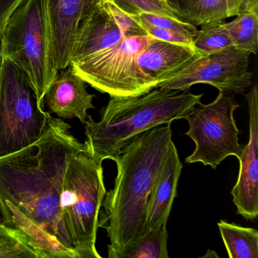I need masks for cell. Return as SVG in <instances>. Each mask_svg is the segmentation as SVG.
<instances>
[{
	"label": "cell",
	"mask_w": 258,
	"mask_h": 258,
	"mask_svg": "<svg viewBox=\"0 0 258 258\" xmlns=\"http://www.w3.org/2000/svg\"><path fill=\"white\" fill-rule=\"evenodd\" d=\"M82 151L70 125L48 111L37 141L0 157L4 223L25 234L46 258H78L64 221L62 192L68 164Z\"/></svg>",
	"instance_id": "obj_1"
},
{
	"label": "cell",
	"mask_w": 258,
	"mask_h": 258,
	"mask_svg": "<svg viewBox=\"0 0 258 258\" xmlns=\"http://www.w3.org/2000/svg\"><path fill=\"white\" fill-rule=\"evenodd\" d=\"M172 142L171 123L161 125L137 136L113 160L117 176L99 215L109 250H119L143 234L148 200Z\"/></svg>",
	"instance_id": "obj_2"
},
{
	"label": "cell",
	"mask_w": 258,
	"mask_h": 258,
	"mask_svg": "<svg viewBox=\"0 0 258 258\" xmlns=\"http://www.w3.org/2000/svg\"><path fill=\"white\" fill-rule=\"evenodd\" d=\"M203 94L188 90L155 87L140 96L111 97L95 121L89 115L84 123L85 152L96 162L114 160L133 139L145 131L185 119Z\"/></svg>",
	"instance_id": "obj_3"
},
{
	"label": "cell",
	"mask_w": 258,
	"mask_h": 258,
	"mask_svg": "<svg viewBox=\"0 0 258 258\" xmlns=\"http://www.w3.org/2000/svg\"><path fill=\"white\" fill-rule=\"evenodd\" d=\"M2 55L23 71L45 111V95L58 73L48 0H23L12 13L3 33Z\"/></svg>",
	"instance_id": "obj_4"
},
{
	"label": "cell",
	"mask_w": 258,
	"mask_h": 258,
	"mask_svg": "<svg viewBox=\"0 0 258 258\" xmlns=\"http://www.w3.org/2000/svg\"><path fill=\"white\" fill-rule=\"evenodd\" d=\"M105 194L102 164L85 151L74 155L63 181L62 208L66 227L78 258H102L96 242L99 211Z\"/></svg>",
	"instance_id": "obj_5"
},
{
	"label": "cell",
	"mask_w": 258,
	"mask_h": 258,
	"mask_svg": "<svg viewBox=\"0 0 258 258\" xmlns=\"http://www.w3.org/2000/svg\"><path fill=\"white\" fill-rule=\"evenodd\" d=\"M48 111L39 108L37 96L23 71L9 58L0 62V157L37 141L47 123Z\"/></svg>",
	"instance_id": "obj_6"
},
{
	"label": "cell",
	"mask_w": 258,
	"mask_h": 258,
	"mask_svg": "<svg viewBox=\"0 0 258 258\" xmlns=\"http://www.w3.org/2000/svg\"><path fill=\"white\" fill-rule=\"evenodd\" d=\"M233 93L219 92L209 104L199 102L185 117V135L196 144L194 152L185 158L186 164L202 163L216 169L229 156L239 158L243 146L238 142L240 131L234 118L239 107Z\"/></svg>",
	"instance_id": "obj_7"
},
{
	"label": "cell",
	"mask_w": 258,
	"mask_h": 258,
	"mask_svg": "<svg viewBox=\"0 0 258 258\" xmlns=\"http://www.w3.org/2000/svg\"><path fill=\"white\" fill-rule=\"evenodd\" d=\"M151 38L126 37L105 50L70 60L69 66L87 84L110 97L140 96L149 91L140 78L137 58Z\"/></svg>",
	"instance_id": "obj_8"
},
{
	"label": "cell",
	"mask_w": 258,
	"mask_h": 258,
	"mask_svg": "<svg viewBox=\"0 0 258 258\" xmlns=\"http://www.w3.org/2000/svg\"><path fill=\"white\" fill-rule=\"evenodd\" d=\"M250 55L232 46L202 55L185 70L157 87L188 90L196 84H206L219 92L241 94L252 84V73L249 71Z\"/></svg>",
	"instance_id": "obj_9"
},
{
	"label": "cell",
	"mask_w": 258,
	"mask_h": 258,
	"mask_svg": "<svg viewBox=\"0 0 258 258\" xmlns=\"http://www.w3.org/2000/svg\"><path fill=\"white\" fill-rule=\"evenodd\" d=\"M248 106L249 140L243 147L238 179L231 191L237 213L247 220L258 216V88L254 84L245 95Z\"/></svg>",
	"instance_id": "obj_10"
},
{
	"label": "cell",
	"mask_w": 258,
	"mask_h": 258,
	"mask_svg": "<svg viewBox=\"0 0 258 258\" xmlns=\"http://www.w3.org/2000/svg\"><path fill=\"white\" fill-rule=\"evenodd\" d=\"M194 46L169 43L152 37L137 55L140 78L148 91L185 70L202 56Z\"/></svg>",
	"instance_id": "obj_11"
},
{
	"label": "cell",
	"mask_w": 258,
	"mask_h": 258,
	"mask_svg": "<svg viewBox=\"0 0 258 258\" xmlns=\"http://www.w3.org/2000/svg\"><path fill=\"white\" fill-rule=\"evenodd\" d=\"M100 2L102 0H48L54 55L58 72L69 66L81 22Z\"/></svg>",
	"instance_id": "obj_12"
},
{
	"label": "cell",
	"mask_w": 258,
	"mask_h": 258,
	"mask_svg": "<svg viewBox=\"0 0 258 258\" xmlns=\"http://www.w3.org/2000/svg\"><path fill=\"white\" fill-rule=\"evenodd\" d=\"M86 84L70 66L59 71L44 96L49 112L61 119L78 118L84 124L89 110L95 108V95L88 93Z\"/></svg>",
	"instance_id": "obj_13"
},
{
	"label": "cell",
	"mask_w": 258,
	"mask_h": 258,
	"mask_svg": "<svg viewBox=\"0 0 258 258\" xmlns=\"http://www.w3.org/2000/svg\"><path fill=\"white\" fill-rule=\"evenodd\" d=\"M182 168L177 149L172 142L148 200L143 232L167 223Z\"/></svg>",
	"instance_id": "obj_14"
},
{
	"label": "cell",
	"mask_w": 258,
	"mask_h": 258,
	"mask_svg": "<svg viewBox=\"0 0 258 258\" xmlns=\"http://www.w3.org/2000/svg\"><path fill=\"white\" fill-rule=\"evenodd\" d=\"M124 38L106 4L99 3L81 22L70 60L97 53Z\"/></svg>",
	"instance_id": "obj_15"
},
{
	"label": "cell",
	"mask_w": 258,
	"mask_h": 258,
	"mask_svg": "<svg viewBox=\"0 0 258 258\" xmlns=\"http://www.w3.org/2000/svg\"><path fill=\"white\" fill-rule=\"evenodd\" d=\"M179 20L198 28L218 26L236 16L250 0H163Z\"/></svg>",
	"instance_id": "obj_16"
},
{
	"label": "cell",
	"mask_w": 258,
	"mask_h": 258,
	"mask_svg": "<svg viewBox=\"0 0 258 258\" xmlns=\"http://www.w3.org/2000/svg\"><path fill=\"white\" fill-rule=\"evenodd\" d=\"M167 223L143 232L134 241L119 249L109 250V258H169Z\"/></svg>",
	"instance_id": "obj_17"
},
{
	"label": "cell",
	"mask_w": 258,
	"mask_h": 258,
	"mask_svg": "<svg viewBox=\"0 0 258 258\" xmlns=\"http://www.w3.org/2000/svg\"><path fill=\"white\" fill-rule=\"evenodd\" d=\"M221 26L237 49L256 55L258 49V0H250L247 7L235 19Z\"/></svg>",
	"instance_id": "obj_18"
},
{
	"label": "cell",
	"mask_w": 258,
	"mask_h": 258,
	"mask_svg": "<svg viewBox=\"0 0 258 258\" xmlns=\"http://www.w3.org/2000/svg\"><path fill=\"white\" fill-rule=\"evenodd\" d=\"M225 247L230 258H258V232L226 220L217 223Z\"/></svg>",
	"instance_id": "obj_19"
},
{
	"label": "cell",
	"mask_w": 258,
	"mask_h": 258,
	"mask_svg": "<svg viewBox=\"0 0 258 258\" xmlns=\"http://www.w3.org/2000/svg\"><path fill=\"white\" fill-rule=\"evenodd\" d=\"M0 258H46L25 234L0 223Z\"/></svg>",
	"instance_id": "obj_20"
},
{
	"label": "cell",
	"mask_w": 258,
	"mask_h": 258,
	"mask_svg": "<svg viewBox=\"0 0 258 258\" xmlns=\"http://www.w3.org/2000/svg\"><path fill=\"white\" fill-rule=\"evenodd\" d=\"M193 46L201 55H204L232 47L234 43L226 30L220 25L198 30Z\"/></svg>",
	"instance_id": "obj_21"
},
{
	"label": "cell",
	"mask_w": 258,
	"mask_h": 258,
	"mask_svg": "<svg viewBox=\"0 0 258 258\" xmlns=\"http://www.w3.org/2000/svg\"><path fill=\"white\" fill-rule=\"evenodd\" d=\"M102 2L111 3L131 16L149 13L177 19L163 0H102Z\"/></svg>",
	"instance_id": "obj_22"
},
{
	"label": "cell",
	"mask_w": 258,
	"mask_h": 258,
	"mask_svg": "<svg viewBox=\"0 0 258 258\" xmlns=\"http://www.w3.org/2000/svg\"><path fill=\"white\" fill-rule=\"evenodd\" d=\"M133 17L135 18L139 22L148 24L155 28L169 30L193 39L196 37L198 31L197 28L193 25L174 18L157 16V15L149 14V13H142L139 16H133Z\"/></svg>",
	"instance_id": "obj_23"
},
{
	"label": "cell",
	"mask_w": 258,
	"mask_h": 258,
	"mask_svg": "<svg viewBox=\"0 0 258 258\" xmlns=\"http://www.w3.org/2000/svg\"><path fill=\"white\" fill-rule=\"evenodd\" d=\"M106 4L110 13L112 15L114 21L121 31L125 38L126 37H141L147 36V34L141 24L133 16L126 14L124 12L119 10L111 3L103 2Z\"/></svg>",
	"instance_id": "obj_24"
},
{
	"label": "cell",
	"mask_w": 258,
	"mask_h": 258,
	"mask_svg": "<svg viewBox=\"0 0 258 258\" xmlns=\"http://www.w3.org/2000/svg\"><path fill=\"white\" fill-rule=\"evenodd\" d=\"M138 21V20H137ZM139 22V21H138ZM141 24L145 31L147 32L151 37L163 41L169 42L172 43H178V44L186 45V46H193L194 39L169 30L161 29V28H155L152 25L143 22H139Z\"/></svg>",
	"instance_id": "obj_25"
},
{
	"label": "cell",
	"mask_w": 258,
	"mask_h": 258,
	"mask_svg": "<svg viewBox=\"0 0 258 258\" xmlns=\"http://www.w3.org/2000/svg\"><path fill=\"white\" fill-rule=\"evenodd\" d=\"M23 0H0V61L2 60L3 33L9 18Z\"/></svg>",
	"instance_id": "obj_26"
},
{
	"label": "cell",
	"mask_w": 258,
	"mask_h": 258,
	"mask_svg": "<svg viewBox=\"0 0 258 258\" xmlns=\"http://www.w3.org/2000/svg\"><path fill=\"white\" fill-rule=\"evenodd\" d=\"M0 223H4V216H3L1 208H0Z\"/></svg>",
	"instance_id": "obj_27"
},
{
	"label": "cell",
	"mask_w": 258,
	"mask_h": 258,
	"mask_svg": "<svg viewBox=\"0 0 258 258\" xmlns=\"http://www.w3.org/2000/svg\"><path fill=\"white\" fill-rule=\"evenodd\" d=\"M0 62H1V61H0Z\"/></svg>",
	"instance_id": "obj_28"
}]
</instances>
